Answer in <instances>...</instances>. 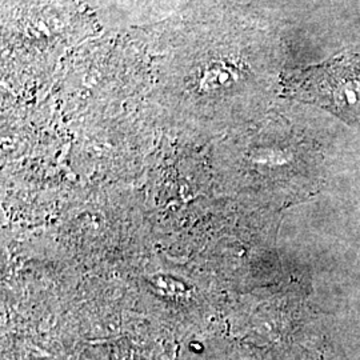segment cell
I'll return each mask as SVG.
<instances>
[{"label":"cell","mask_w":360,"mask_h":360,"mask_svg":"<svg viewBox=\"0 0 360 360\" xmlns=\"http://www.w3.org/2000/svg\"><path fill=\"white\" fill-rule=\"evenodd\" d=\"M294 89L307 101L360 126V55L303 72Z\"/></svg>","instance_id":"cell-1"}]
</instances>
